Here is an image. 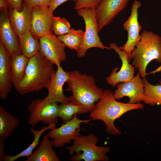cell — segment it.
Returning <instances> with one entry per match:
<instances>
[{"label": "cell", "mask_w": 161, "mask_h": 161, "mask_svg": "<svg viewBox=\"0 0 161 161\" xmlns=\"http://www.w3.org/2000/svg\"><path fill=\"white\" fill-rule=\"evenodd\" d=\"M103 0H77L75 1V9L77 10L85 8L96 9Z\"/></svg>", "instance_id": "83f0119b"}, {"label": "cell", "mask_w": 161, "mask_h": 161, "mask_svg": "<svg viewBox=\"0 0 161 161\" xmlns=\"http://www.w3.org/2000/svg\"><path fill=\"white\" fill-rule=\"evenodd\" d=\"M68 0H73L76 1L77 0H51L49 8L51 12L53 13L55 10L59 5Z\"/></svg>", "instance_id": "4dcf8cb0"}, {"label": "cell", "mask_w": 161, "mask_h": 161, "mask_svg": "<svg viewBox=\"0 0 161 161\" xmlns=\"http://www.w3.org/2000/svg\"><path fill=\"white\" fill-rule=\"evenodd\" d=\"M53 65L39 51L29 58L24 77L15 90L23 95L46 88L55 72Z\"/></svg>", "instance_id": "7a4b0ae2"}, {"label": "cell", "mask_w": 161, "mask_h": 161, "mask_svg": "<svg viewBox=\"0 0 161 161\" xmlns=\"http://www.w3.org/2000/svg\"><path fill=\"white\" fill-rule=\"evenodd\" d=\"M129 0H103L96 9L99 32L126 7Z\"/></svg>", "instance_id": "4fadbf2b"}, {"label": "cell", "mask_w": 161, "mask_h": 161, "mask_svg": "<svg viewBox=\"0 0 161 161\" xmlns=\"http://www.w3.org/2000/svg\"><path fill=\"white\" fill-rule=\"evenodd\" d=\"M19 124L18 118L0 106V139L4 140L10 137Z\"/></svg>", "instance_id": "44dd1931"}, {"label": "cell", "mask_w": 161, "mask_h": 161, "mask_svg": "<svg viewBox=\"0 0 161 161\" xmlns=\"http://www.w3.org/2000/svg\"><path fill=\"white\" fill-rule=\"evenodd\" d=\"M11 57L0 41V98L5 100L11 92L13 84L10 67Z\"/></svg>", "instance_id": "e0dca14e"}, {"label": "cell", "mask_w": 161, "mask_h": 161, "mask_svg": "<svg viewBox=\"0 0 161 161\" xmlns=\"http://www.w3.org/2000/svg\"><path fill=\"white\" fill-rule=\"evenodd\" d=\"M0 10H9V7L7 0H0Z\"/></svg>", "instance_id": "d6a6232c"}, {"label": "cell", "mask_w": 161, "mask_h": 161, "mask_svg": "<svg viewBox=\"0 0 161 161\" xmlns=\"http://www.w3.org/2000/svg\"><path fill=\"white\" fill-rule=\"evenodd\" d=\"M85 32L81 30L72 28L69 33L57 37L58 39L69 48L77 52L83 39Z\"/></svg>", "instance_id": "484cf974"}, {"label": "cell", "mask_w": 161, "mask_h": 161, "mask_svg": "<svg viewBox=\"0 0 161 161\" xmlns=\"http://www.w3.org/2000/svg\"><path fill=\"white\" fill-rule=\"evenodd\" d=\"M53 74L46 88L48 94L47 96L50 101L55 103H64L69 101V98L64 94L63 86L69 78L68 72L65 71L61 65Z\"/></svg>", "instance_id": "2e32d148"}, {"label": "cell", "mask_w": 161, "mask_h": 161, "mask_svg": "<svg viewBox=\"0 0 161 161\" xmlns=\"http://www.w3.org/2000/svg\"><path fill=\"white\" fill-rule=\"evenodd\" d=\"M144 107L141 103L131 104L119 102L114 98L112 91L105 90L101 99L90 112V116L93 120L103 121L108 134L117 135L121 132L114 126L115 120L128 112L142 110Z\"/></svg>", "instance_id": "6da1fadb"}, {"label": "cell", "mask_w": 161, "mask_h": 161, "mask_svg": "<svg viewBox=\"0 0 161 161\" xmlns=\"http://www.w3.org/2000/svg\"><path fill=\"white\" fill-rule=\"evenodd\" d=\"M53 14L49 7L35 6L32 8L30 31L36 38L39 39L43 36L53 34Z\"/></svg>", "instance_id": "30bf717a"}, {"label": "cell", "mask_w": 161, "mask_h": 161, "mask_svg": "<svg viewBox=\"0 0 161 161\" xmlns=\"http://www.w3.org/2000/svg\"><path fill=\"white\" fill-rule=\"evenodd\" d=\"M56 126L54 124H49L47 126H44L40 130H35L31 128L30 131L34 136V140L23 151L15 155H6L3 161H14L21 157H28L30 156L32 154L34 149L39 145L40 138L43 133L48 130H51L55 128Z\"/></svg>", "instance_id": "7402d4cb"}, {"label": "cell", "mask_w": 161, "mask_h": 161, "mask_svg": "<svg viewBox=\"0 0 161 161\" xmlns=\"http://www.w3.org/2000/svg\"><path fill=\"white\" fill-rule=\"evenodd\" d=\"M93 119L81 120L77 117V114H75L71 120L63 123L58 128L51 129L47 135L52 139L51 141L53 146L62 147L66 144L71 143L72 140L81 135L80 131L82 123H89Z\"/></svg>", "instance_id": "ba28073f"}, {"label": "cell", "mask_w": 161, "mask_h": 161, "mask_svg": "<svg viewBox=\"0 0 161 161\" xmlns=\"http://www.w3.org/2000/svg\"><path fill=\"white\" fill-rule=\"evenodd\" d=\"M32 7L39 6L49 7L51 0H23Z\"/></svg>", "instance_id": "f1b7e54d"}, {"label": "cell", "mask_w": 161, "mask_h": 161, "mask_svg": "<svg viewBox=\"0 0 161 161\" xmlns=\"http://www.w3.org/2000/svg\"><path fill=\"white\" fill-rule=\"evenodd\" d=\"M39 51L47 59L57 66L66 59L65 46L54 34L43 36L39 39Z\"/></svg>", "instance_id": "8fae6325"}, {"label": "cell", "mask_w": 161, "mask_h": 161, "mask_svg": "<svg viewBox=\"0 0 161 161\" xmlns=\"http://www.w3.org/2000/svg\"><path fill=\"white\" fill-rule=\"evenodd\" d=\"M32 8L23 1L21 11H18L15 9L9 10L10 23L18 36L26 31L30 30Z\"/></svg>", "instance_id": "ac0fdd59"}, {"label": "cell", "mask_w": 161, "mask_h": 161, "mask_svg": "<svg viewBox=\"0 0 161 161\" xmlns=\"http://www.w3.org/2000/svg\"><path fill=\"white\" fill-rule=\"evenodd\" d=\"M4 140L0 139V161H3L5 157L4 152Z\"/></svg>", "instance_id": "1f68e13d"}, {"label": "cell", "mask_w": 161, "mask_h": 161, "mask_svg": "<svg viewBox=\"0 0 161 161\" xmlns=\"http://www.w3.org/2000/svg\"><path fill=\"white\" fill-rule=\"evenodd\" d=\"M8 10H1L0 16V41L11 57L22 54L17 35L10 24Z\"/></svg>", "instance_id": "5bb4252c"}, {"label": "cell", "mask_w": 161, "mask_h": 161, "mask_svg": "<svg viewBox=\"0 0 161 161\" xmlns=\"http://www.w3.org/2000/svg\"><path fill=\"white\" fill-rule=\"evenodd\" d=\"M109 47L118 54L122 64L118 71H117L118 67H115L110 75L106 78L108 83L114 87L119 83L127 81L131 79L134 77L135 68L131 64L129 63L127 54L120 49L115 43H110Z\"/></svg>", "instance_id": "9a60e30c"}, {"label": "cell", "mask_w": 161, "mask_h": 161, "mask_svg": "<svg viewBox=\"0 0 161 161\" xmlns=\"http://www.w3.org/2000/svg\"><path fill=\"white\" fill-rule=\"evenodd\" d=\"M131 52L130 60L139 71L141 78H146V67L152 61L161 63V37L152 32L143 30L140 41Z\"/></svg>", "instance_id": "277c9868"}, {"label": "cell", "mask_w": 161, "mask_h": 161, "mask_svg": "<svg viewBox=\"0 0 161 161\" xmlns=\"http://www.w3.org/2000/svg\"><path fill=\"white\" fill-rule=\"evenodd\" d=\"M160 84L161 85V79L160 81Z\"/></svg>", "instance_id": "e575fe53"}, {"label": "cell", "mask_w": 161, "mask_h": 161, "mask_svg": "<svg viewBox=\"0 0 161 161\" xmlns=\"http://www.w3.org/2000/svg\"><path fill=\"white\" fill-rule=\"evenodd\" d=\"M139 72L131 80L120 83L117 85V89L113 93V96L116 100H120L124 97L129 98V103H141L143 99L144 89L143 79Z\"/></svg>", "instance_id": "7c38bea8"}, {"label": "cell", "mask_w": 161, "mask_h": 161, "mask_svg": "<svg viewBox=\"0 0 161 161\" xmlns=\"http://www.w3.org/2000/svg\"><path fill=\"white\" fill-rule=\"evenodd\" d=\"M141 5L140 1L134 0L130 15L123 24L124 29L127 32V40L126 43L119 48L127 54L129 62L131 54L140 39V32L142 27L138 21V10Z\"/></svg>", "instance_id": "9c48e42d"}, {"label": "cell", "mask_w": 161, "mask_h": 161, "mask_svg": "<svg viewBox=\"0 0 161 161\" xmlns=\"http://www.w3.org/2000/svg\"><path fill=\"white\" fill-rule=\"evenodd\" d=\"M98 139L93 134L81 135L74 140L72 145L66 148L70 155H75L70 159L73 161H108L109 157L106 155L110 152V148L96 145Z\"/></svg>", "instance_id": "5b68a950"}, {"label": "cell", "mask_w": 161, "mask_h": 161, "mask_svg": "<svg viewBox=\"0 0 161 161\" xmlns=\"http://www.w3.org/2000/svg\"><path fill=\"white\" fill-rule=\"evenodd\" d=\"M69 76L66 90L71 92L69 102L92 109L95 103L101 98L103 89L98 87L92 75L82 74L78 70L68 72Z\"/></svg>", "instance_id": "3957f363"}, {"label": "cell", "mask_w": 161, "mask_h": 161, "mask_svg": "<svg viewBox=\"0 0 161 161\" xmlns=\"http://www.w3.org/2000/svg\"><path fill=\"white\" fill-rule=\"evenodd\" d=\"M47 134L44 135L37 149L26 161H59L53 145Z\"/></svg>", "instance_id": "d6986e66"}, {"label": "cell", "mask_w": 161, "mask_h": 161, "mask_svg": "<svg viewBox=\"0 0 161 161\" xmlns=\"http://www.w3.org/2000/svg\"><path fill=\"white\" fill-rule=\"evenodd\" d=\"M10 10L15 9L18 11H21L23 7V0H7Z\"/></svg>", "instance_id": "f546056e"}, {"label": "cell", "mask_w": 161, "mask_h": 161, "mask_svg": "<svg viewBox=\"0 0 161 161\" xmlns=\"http://www.w3.org/2000/svg\"><path fill=\"white\" fill-rule=\"evenodd\" d=\"M92 110L86 106L69 101L61 103L59 105L57 116L62 119L63 123H65L71 120L74 114L90 112Z\"/></svg>", "instance_id": "cb8c5ba5"}, {"label": "cell", "mask_w": 161, "mask_h": 161, "mask_svg": "<svg viewBox=\"0 0 161 161\" xmlns=\"http://www.w3.org/2000/svg\"><path fill=\"white\" fill-rule=\"evenodd\" d=\"M144 92L143 101L145 104L154 106H161V85H153L146 78L143 79Z\"/></svg>", "instance_id": "d4e9b609"}, {"label": "cell", "mask_w": 161, "mask_h": 161, "mask_svg": "<svg viewBox=\"0 0 161 161\" xmlns=\"http://www.w3.org/2000/svg\"><path fill=\"white\" fill-rule=\"evenodd\" d=\"M69 22L65 18L53 16L52 30L58 36L69 32L71 30Z\"/></svg>", "instance_id": "4316f807"}, {"label": "cell", "mask_w": 161, "mask_h": 161, "mask_svg": "<svg viewBox=\"0 0 161 161\" xmlns=\"http://www.w3.org/2000/svg\"><path fill=\"white\" fill-rule=\"evenodd\" d=\"M29 60V58L22 54L11 57L10 67L15 88L19 85L24 77Z\"/></svg>", "instance_id": "ffe728a7"}, {"label": "cell", "mask_w": 161, "mask_h": 161, "mask_svg": "<svg viewBox=\"0 0 161 161\" xmlns=\"http://www.w3.org/2000/svg\"><path fill=\"white\" fill-rule=\"evenodd\" d=\"M18 37L23 55L29 58L39 51V41L33 36L30 30L25 31Z\"/></svg>", "instance_id": "603a6c76"}, {"label": "cell", "mask_w": 161, "mask_h": 161, "mask_svg": "<svg viewBox=\"0 0 161 161\" xmlns=\"http://www.w3.org/2000/svg\"><path fill=\"white\" fill-rule=\"evenodd\" d=\"M57 103L50 101L47 96L33 100L27 107L29 113L28 124L33 127L42 122L44 124L56 125L58 119L57 115L59 105Z\"/></svg>", "instance_id": "52a82bcc"}, {"label": "cell", "mask_w": 161, "mask_h": 161, "mask_svg": "<svg viewBox=\"0 0 161 161\" xmlns=\"http://www.w3.org/2000/svg\"><path fill=\"white\" fill-rule=\"evenodd\" d=\"M77 14L84 20L85 31L81 44L77 52L78 58H82L86 54L87 51L93 47L110 50L109 47L104 46L98 35L97 22L96 16V9L83 8L77 10Z\"/></svg>", "instance_id": "8992f818"}, {"label": "cell", "mask_w": 161, "mask_h": 161, "mask_svg": "<svg viewBox=\"0 0 161 161\" xmlns=\"http://www.w3.org/2000/svg\"><path fill=\"white\" fill-rule=\"evenodd\" d=\"M159 72H160L161 73V65L155 70L151 72L150 73L154 74Z\"/></svg>", "instance_id": "836d02e7"}]
</instances>
